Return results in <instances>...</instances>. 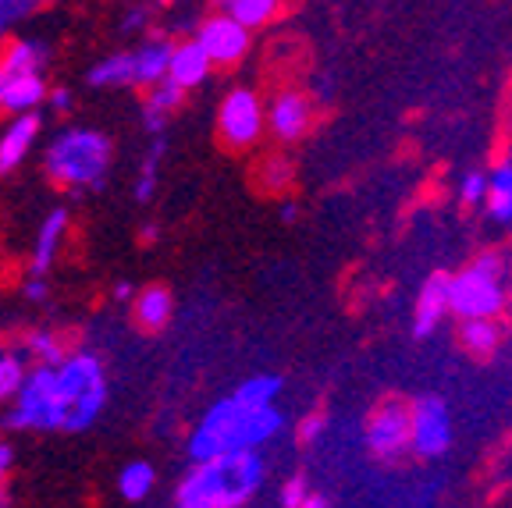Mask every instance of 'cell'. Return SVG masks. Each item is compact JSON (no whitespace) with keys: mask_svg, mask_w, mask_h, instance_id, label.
I'll use <instances>...</instances> for the list:
<instances>
[{"mask_svg":"<svg viewBox=\"0 0 512 508\" xmlns=\"http://www.w3.org/2000/svg\"><path fill=\"white\" fill-rule=\"evenodd\" d=\"M107 402L104 363L93 352H72L57 366L36 363L29 370L22 391L15 398V409L4 416L8 430H64L79 434L96 423Z\"/></svg>","mask_w":512,"mask_h":508,"instance_id":"6da1fadb","label":"cell"},{"mask_svg":"<svg viewBox=\"0 0 512 508\" xmlns=\"http://www.w3.org/2000/svg\"><path fill=\"white\" fill-rule=\"evenodd\" d=\"M264 477H267V462L260 459V448L214 455V459L192 462V469L175 487V505L242 508L264 487Z\"/></svg>","mask_w":512,"mask_h":508,"instance_id":"7a4b0ae2","label":"cell"},{"mask_svg":"<svg viewBox=\"0 0 512 508\" xmlns=\"http://www.w3.org/2000/svg\"><path fill=\"white\" fill-rule=\"evenodd\" d=\"M281 430V413L274 405H249L242 398H221L210 405V413L189 437V459L203 462L224 452H242V448L267 445Z\"/></svg>","mask_w":512,"mask_h":508,"instance_id":"3957f363","label":"cell"},{"mask_svg":"<svg viewBox=\"0 0 512 508\" xmlns=\"http://www.w3.org/2000/svg\"><path fill=\"white\" fill-rule=\"evenodd\" d=\"M114 146L96 128H64L43 153V171L61 189H100L111 171Z\"/></svg>","mask_w":512,"mask_h":508,"instance_id":"277c9868","label":"cell"},{"mask_svg":"<svg viewBox=\"0 0 512 508\" xmlns=\"http://www.w3.org/2000/svg\"><path fill=\"white\" fill-rule=\"evenodd\" d=\"M47 47L32 40H11L0 50V114L40 111L47 104L50 86L43 79Z\"/></svg>","mask_w":512,"mask_h":508,"instance_id":"5b68a950","label":"cell"},{"mask_svg":"<svg viewBox=\"0 0 512 508\" xmlns=\"http://www.w3.org/2000/svg\"><path fill=\"white\" fill-rule=\"evenodd\" d=\"M502 260L498 253H484L452 278V313L463 320L470 317H498L505 306L502 288Z\"/></svg>","mask_w":512,"mask_h":508,"instance_id":"8992f818","label":"cell"},{"mask_svg":"<svg viewBox=\"0 0 512 508\" xmlns=\"http://www.w3.org/2000/svg\"><path fill=\"white\" fill-rule=\"evenodd\" d=\"M267 125V111L260 96L246 86H235L217 107V139L228 150H249Z\"/></svg>","mask_w":512,"mask_h":508,"instance_id":"52a82bcc","label":"cell"},{"mask_svg":"<svg viewBox=\"0 0 512 508\" xmlns=\"http://www.w3.org/2000/svg\"><path fill=\"white\" fill-rule=\"evenodd\" d=\"M367 445L377 459H399L413 448V405H402L399 398L377 405L367 420Z\"/></svg>","mask_w":512,"mask_h":508,"instance_id":"ba28073f","label":"cell"},{"mask_svg":"<svg viewBox=\"0 0 512 508\" xmlns=\"http://www.w3.org/2000/svg\"><path fill=\"white\" fill-rule=\"evenodd\" d=\"M249 25H242L235 15L228 11H217V15H207L196 29V40L203 43L207 57L214 61V68H235L242 57L249 54Z\"/></svg>","mask_w":512,"mask_h":508,"instance_id":"9c48e42d","label":"cell"},{"mask_svg":"<svg viewBox=\"0 0 512 508\" xmlns=\"http://www.w3.org/2000/svg\"><path fill=\"white\" fill-rule=\"evenodd\" d=\"M452 445V416L438 395H424L413 402V452L420 459H438Z\"/></svg>","mask_w":512,"mask_h":508,"instance_id":"30bf717a","label":"cell"},{"mask_svg":"<svg viewBox=\"0 0 512 508\" xmlns=\"http://www.w3.org/2000/svg\"><path fill=\"white\" fill-rule=\"evenodd\" d=\"M310 121H313V104L310 96L299 93V89H281L271 100V107H267V125H271V132L278 135L281 143L303 139Z\"/></svg>","mask_w":512,"mask_h":508,"instance_id":"8fae6325","label":"cell"},{"mask_svg":"<svg viewBox=\"0 0 512 508\" xmlns=\"http://www.w3.org/2000/svg\"><path fill=\"white\" fill-rule=\"evenodd\" d=\"M40 132H43L40 111L15 114V118L8 121V128L0 132V178H8L11 171H18V167L25 164V157L32 153Z\"/></svg>","mask_w":512,"mask_h":508,"instance_id":"7c38bea8","label":"cell"},{"mask_svg":"<svg viewBox=\"0 0 512 508\" xmlns=\"http://www.w3.org/2000/svg\"><path fill=\"white\" fill-rule=\"evenodd\" d=\"M452 310V274L438 270L424 281L420 295H416V320H413V334L416 338H427L434 334V327L441 324V317Z\"/></svg>","mask_w":512,"mask_h":508,"instance_id":"4fadbf2b","label":"cell"},{"mask_svg":"<svg viewBox=\"0 0 512 508\" xmlns=\"http://www.w3.org/2000/svg\"><path fill=\"white\" fill-rule=\"evenodd\" d=\"M64 231H68V210L54 207L47 217H43L40 231H36V246H32L29 274H36V278L50 274V267H54V260H57V249H61V242H64Z\"/></svg>","mask_w":512,"mask_h":508,"instance_id":"5bb4252c","label":"cell"},{"mask_svg":"<svg viewBox=\"0 0 512 508\" xmlns=\"http://www.w3.org/2000/svg\"><path fill=\"white\" fill-rule=\"evenodd\" d=\"M210 68H214V61L207 57L203 43L200 40H182V43H175V50H171L168 79H175L178 86H185V89H196V86L207 82Z\"/></svg>","mask_w":512,"mask_h":508,"instance_id":"9a60e30c","label":"cell"},{"mask_svg":"<svg viewBox=\"0 0 512 508\" xmlns=\"http://www.w3.org/2000/svg\"><path fill=\"white\" fill-rule=\"evenodd\" d=\"M171 313H175V299L164 285H146L132 299V320L139 331H164L171 324Z\"/></svg>","mask_w":512,"mask_h":508,"instance_id":"2e32d148","label":"cell"},{"mask_svg":"<svg viewBox=\"0 0 512 508\" xmlns=\"http://www.w3.org/2000/svg\"><path fill=\"white\" fill-rule=\"evenodd\" d=\"M185 93H189V89L178 86L175 79H164V82H157V86L146 89V96H143V114H146V128H150L153 135L164 132L168 118L178 111V107H182Z\"/></svg>","mask_w":512,"mask_h":508,"instance_id":"e0dca14e","label":"cell"},{"mask_svg":"<svg viewBox=\"0 0 512 508\" xmlns=\"http://www.w3.org/2000/svg\"><path fill=\"white\" fill-rule=\"evenodd\" d=\"M93 89H136V50H121L104 61H96L86 72Z\"/></svg>","mask_w":512,"mask_h":508,"instance_id":"ac0fdd59","label":"cell"},{"mask_svg":"<svg viewBox=\"0 0 512 508\" xmlns=\"http://www.w3.org/2000/svg\"><path fill=\"white\" fill-rule=\"evenodd\" d=\"M171 50H175L171 40H146L143 47H136V89L146 93L150 86L168 79Z\"/></svg>","mask_w":512,"mask_h":508,"instance_id":"d6986e66","label":"cell"},{"mask_svg":"<svg viewBox=\"0 0 512 508\" xmlns=\"http://www.w3.org/2000/svg\"><path fill=\"white\" fill-rule=\"evenodd\" d=\"M459 338H463V349L470 352V356L488 359V356H495L498 342H502V327L491 317H470V320H463Z\"/></svg>","mask_w":512,"mask_h":508,"instance_id":"ffe728a7","label":"cell"},{"mask_svg":"<svg viewBox=\"0 0 512 508\" xmlns=\"http://www.w3.org/2000/svg\"><path fill=\"white\" fill-rule=\"evenodd\" d=\"M488 214L495 217L498 224H512V160L495 167V175L488 178Z\"/></svg>","mask_w":512,"mask_h":508,"instance_id":"44dd1931","label":"cell"},{"mask_svg":"<svg viewBox=\"0 0 512 508\" xmlns=\"http://www.w3.org/2000/svg\"><path fill=\"white\" fill-rule=\"evenodd\" d=\"M217 4H221V11L239 18L242 25H249V29H264L281 11V0H217Z\"/></svg>","mask_w":512,"mask_h":508,"instance_id":"7402d4cb","label":"cell"},{"mask_svg":"<svg viewBox=\"0 0 512 508\" xmlns=\"http://www.w3.org/2000/svg\"><path fill=\"white\" fill-rule=\"evenodd\" d=\"M153 484H157V473H153V466H150V462H143V459L128 462V466L118 473V494L125 501H143V498H150Z\"/></svg>","mask_w":512,"mask_h":508,"instance_id":"603a6c76","label":"cell"},{"mask_svg":"<svg viewBox=\"0 0 512 508\" xmlns=\"http://www.w3.org/2000/svg\"><path fill=\"white\" fill-rule=\"evenodd\" d=\"M25 352H29L36 363H47V366H57L72 356L68 345H64V338L54 331H29L25 334Z\"/></svg>","mask_w":512,"mask_h":508,"instance_id":"cb8c5ba5","label":"cell"},{"mask_svg":"<svg viewBox=\"0 0 512 508\" xmlns=\"http://www.w3.org/2000/svg\"><path fill=\"white\" fill-rule=\"evenodd\" d=\"M256 182H260V189L264 192H281L292 185V164H288L281 153H271V157L260 160V167H256Z\"/></svg>","mask_w":512,"mask_h":508,"instance_id":"d4e9b609","label":"cell"},{"mask_svg":"<svg viewBox=\"0 0 512 508\" xmlns=\"http://www.w3.org/2000/svg\"><path fill=\"white\" fill-rule=\"evenodd\" d=\"M278 391H281L278 374H256L239 384L235 398H242V402H249V405H271L274 398H278Z\"/></svg>","mask_w":512,"mask_h":508,"instance_id":"484cf974","label":"cell"},{"mask_svg":"<svg viewBox=\"0 0 512 508\" xmlns=\"http://www.w3.org/2000/svg\"><path fill=\"white\" fill-rule=\"evenodd\" d=\"M25 363L15 356V352H4L0 356V405H8L18 398V391H22L25 384Z\"/></svg>","mask_w":512,"mask_h":508,"instance_id":"4316f807","label":"cell"},{"mask_svg":"<svg viewBox=\"0 0 512 508\" xmlns=\"http://www.w3.org/2000/svg\"><path fill=\"white\" fill-rule=\"evenodd\" d=\"M278 501L285 508H310L313 491H310V484H306V477H292V480H288V484L281 487Z\"/></svg>","mask_w":512,"mask_h":508,"instance_id":"83f0119b","label":"cell"},{"mask_svg":"<svg viewBox=\"0 0 512 508\" xmlns=\"http://www.w3.org/2000/svg\"><path fill=\"white\" fill-rule=\"evenodd\" d=\"M459 196H463V203H484V196H488V175L470 171V175L463 178V189H459Z\"/></svg>","mask_w":512,"mask_h":508,"instance_id":"f1b7e54d","label":"cell"},{"mask_svg":"<svg viewBox=\"0 0 512 508\" xmlns=\"http://www.w3.org/2000/svg\"><path fill=\"white\" fill-rule=\"evenodd\" d=\"M324 427H328V420L320 413H313V416H306L303 423H299V441L303 445H313V441H320V434H324Z\"/></svg>","mask_w":512,"mask_h":508,"instance_id":"f546056e","label":"cell"},{"mask_svg":"<svg viewBox=\"0 0 512 508\" xmlns=\"http://www.w3.org/2000/svg\"><path fill=\"white\" fill-rule=\"evenodd\" d=\"M47 104L54 107L57 114L72 111V89H68V86H54V89H50V96H47Z\"/></svg>","mask_w":512,"mask_h":508,"instance_id":"4dcf8cb0","label":"cell"},{"mask_svg":"<svg viewBox=\"0 0 512 508\" xmlns=\"http://www.w3.org/2000/svg\"><path fill=\"white\" fill-rule=\"evenodd\" d=\"M11 469H15V448L0 441V487L11 480Z\"/></svg>","mask_w":512,"mask_h":508,"instance_id":"1f68e13d","label":"cell"},{"mask_svg":"<svg viewBox=\"0 0 512 508\" xmlns=\"http://www.w3.org/2000/svg\"><path fill=\"white\" fill-rule=\"evenodd\" d=\"M153 192H157V178H153V175H139L136 178V203H150Z\"/></svg>","mask_w":512,"mask_h":508,"instance_id":"d6a6232c","label":"cell"},{"mask_svg":"<svg viewBox=\"0 0 512 508\" xmlns=\"http://www.w3.org/2000/svg\"><path fill=\"white\" fill-rule=\"evenodd\" d=\"M25 299H29V302H43V299H47V281L32 274V278L25 281Z\"/></svg>","mask_w":512,"mask_h":508,"instance_id":"836d02e7","label":"cell"},{"mask_svg":"<svg viewBox=\"0 0 512 508\" xmlns=\"http://www.w3.org/2000/svg\"><path fill=\"white\" fill-rule=\"evenodd\" d=\"M114 299H118V302H132V299H136V285L118 281V285H114Z\"/></svg>","mask_w":512,"mask_h":508,"instance_id":"e575fe53","label":"cell"},{"mask_svg":"<svg viewBox=\"0 0 512 508\" xmlns=\"http://www.w3.org/2000/svg\"><path fill=\"white\" fill-rule=\"evenodd\" d=\"M139 242H143V246H153V242H157V224H146V228H139Z\"/></svg>","mask_w":512,"mask_h":508,"instance_id":"d590c367","label":"cell"},{"mask_svg":"<svg viewBox=\"0 0 512 508\" xmlns=\"http://www.w3.org/2000/svg\"><path fill=\"white\" fill-rule=\"evenodd\" d=\"M299 217V210H296V203H285V207H281V221L285 224H292Z\"/></svg>","mask_w":512,"mask_h":508,"instance_id":"8d00e7d4","label":"cell"},{"mask_svg":"<svg viewBox=\"0 0 512 508\" xmlns=\"http://www.w3.org/2000/svg\"><path fill=\"white\" fill-rule=\"evenodd\" d=\"M11 505V491H8V484L0 487V508H8Z\"/></svg>","mask_w":512,"mask_h":508,"instance_id":"74e56055","label":"cell"},{"mask_svg":"<svg viewBox=\"0 0 512 508\" xmlns=\"http://www.w3.org/2000/svg\"><path fill=\"white\" fill-rule=\"evenodd\" d=\"M509 302H512V278H509Z\"/></svg>","mask_w":512,"mask_h":508,"instance_id":"f35d334b","label":"cell"},{"mask_svg":"<svg viewBox=\"0 0 512 508\" xmlns=\"http://www.w3.org/2000/svg\"><path fill=\"white\" fill-rule=\"evenodd\" d=\"M22 4H40V0H22Z\"/></svg>","mask_w":512,"mask_h":508,"instance_id":"ab89813d","label":"cell"}]
</instances>
